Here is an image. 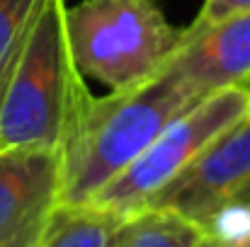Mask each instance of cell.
<instances>
[{
    "label": "cell",
    "instance_id": "1",
    "mask_svg": "<svg viewBox=\"0 0 250 247\" xmlns=\"http://www.w3.org/2000/svg\"><path fill=\"white\" fill-rule=\"evenodd\" d=\"M202 97L167 68L141 85L104 97L87 92L59 148L61 206L87 204L134 163L172 119Z\"/></svg>",
    "mask_w": 250,
    "mask_h": 247
},
{
    "label": "cell",
    "instance_id": "5",
    "mask_svg": "<svg viewBox=\"0 0 250 247\" xmlns=\"http://www.w3.org/2000/svg\"><path fill=\"white\" fill-rule=\"evenodd\" d=\"M59 206V151L12 148L0 153V247H39Z\"/></svg>",
    "mask_w": 250,
    "mask_h": 247
},
{
    "label": "cell",
    "instance_id": "4",
    "mask_svg": "<svg viewBox=\"0 0 250 247\" xmlns=\"http://www.w3.org/2000/svg\"><path fill=\"white\" fill-rule=\"evenodd\" d=\"M250 116V90L226 85L207 92L153 138V143L87 204L122 218L148 209L216 138Z\"/></svg>",
    "mask_w": 250,
    "mask_h": 247
},
{
    "label": "cell",
    "instance_id": "13",
    "mask_svg": "<svg viewBox=\"0 0 250 247\" xmlns=\"http://www.w3.org/2000/svg\"><path fill=\"white\" fill-rule=\"evenodd\" d=\"M197 247H250V245H226V243H216V240L202 238V243H199Z\"/></svg>",
    "mask_w": 250,
    "mask_h": 247
},
{
    "label": "cell",
    "instance_id": "2",
    "mask_svg": "<svg viewBox=\"0 0 250 247\" xmlns=\"http://www.w3.org/2000/svg\"><path fill=\"white\" fill-rule=\"evenodd\" d=\"M66 0H42L37 19L0 97V153L12 148L59 151L87 90L68 34Z\"/></svg>",
    "mask_w": 250,
    "mask_h": 247
},
{
    "label": "cell",
    "instance_id": "14",
    "mask_svg": "<svg viewBox=\"0 0 250 247\" xmlns=\"http://www.w3.org/2000/svg\"><path fill=\"white\" fill-rule=\"evenodd\" d=\"M246 87H248V90H250V78H248V80H246Z\"/></svg>",
    "mask_w": 250,
    "mask_h": 247
},
{
    "label": "cell",
    "instance_id": "9",
    "mask_svg": "<svg viewBox=\"0 0 250 247\" xmlns=\"http://www.w3.org/2000/svg\"><path fill=\"white\" fill-rule=\"evenodd\" d=\"M124 218L92 204L59 206L39 247H112Z\"/></svg>",
    "mask_w": 250,
    "mask_h": 247
},
{
    "label": "cell",
    "instance_id": "6",
    "mask_svg": "<svg viewBox=\"0 0 250 247\" xmlns=\"http://www.w3.org/2000/svg\"><path fill=\"white\" fill-rule=\"evenodd\" d=\"M250 199V116L216 138L151 206L202 223L214 209Z\"/></svg>",
    "mask_w": 250,
    "mask_h": 247
},
{
    "label": "cell",
    "instance_id": "8",
    "mask_svg": "<svg viewBox=\"0 0 250 247\" xmlns=\"http://www.w3.org/2000/svg\"><path fill=\"white\" fill-rule=\"evenodd\" d=\"M202 238L197 221L166 206H148L124 218L112 247H197Z\"/></svg>",
    "mask_w": 250,
    "mask_h": 247
},
{
    "label": "cell",
    "instance_id": "3",
    "mask_svg": "<svg viewBox=\"0 0 250 247\" xmlns=\"http://www.w3.org/2000/svg\"><path fill=\"white\" fill-rule=\"evenodd\" d=\"M66 34L83 78L112 92L161 73L182 44V27L153 0H81L66 7Z\"/></svg>",
    "mask_w": 250,
    "mask_h": 247
},
{
    "label": "cell",
    "instance_id": "7",
    "mask_svg": "<svg viewBox=\"0 0 250 247\" xmlns=\"http://www.w3.org/2000/svg\"><path fill=\"white\" fill-rule=\"evenodd\" d=\"M166 68L202 95L226 85H246L250 78V10L197 34L182 32V44Z\"/></svg>",
    "mask_w": 250,
    "mask_h": 247
},
{
    "label": "cell",
    "instance_id": "11",
    "mask_svg": "<svg viewBox=\"0 0 250 247\" xmlns=\"http://www.w3.org/2000/svg\"><path fill=\"white\" fill-rule=\"evenodd\" d=\"M199 226L209 240L226 245H250V199H236L214 209Z\"/></svg>",
    "mask_w": 250,
    "mask_h": 247
},
{
    "label": "cell",
    "instance_id": "10",
    "mask_svg": "<svg viewBox=\"0 0 250 247\" xmlns=\"http://www.w3.org/2000/svg\"><path fill=\"white\" fill-rule=\"evenodd\" d=\"M42 0H0V97L10 80Z\"/></svg>",
    "mask_w": 250,
    "mask_h": 247
},
{
    "label": "cell",
    "instance_id": "12",
    "mask_svg": "<svg viewBox=\"0 0 250 247\" xmlns=\"http://www.w3.org/2000/svg\"><path fill=\"white\" fill-rule=\"evenodd\" d=\"M243 10H250V0H204L197 17L187 27H182V32L197 34V32H202V29L216 24V22H224V19H229V17L243 12Z\"/></svg>",
    "mask_w": 250,
    "mask_h": 247
}]
</instances>
